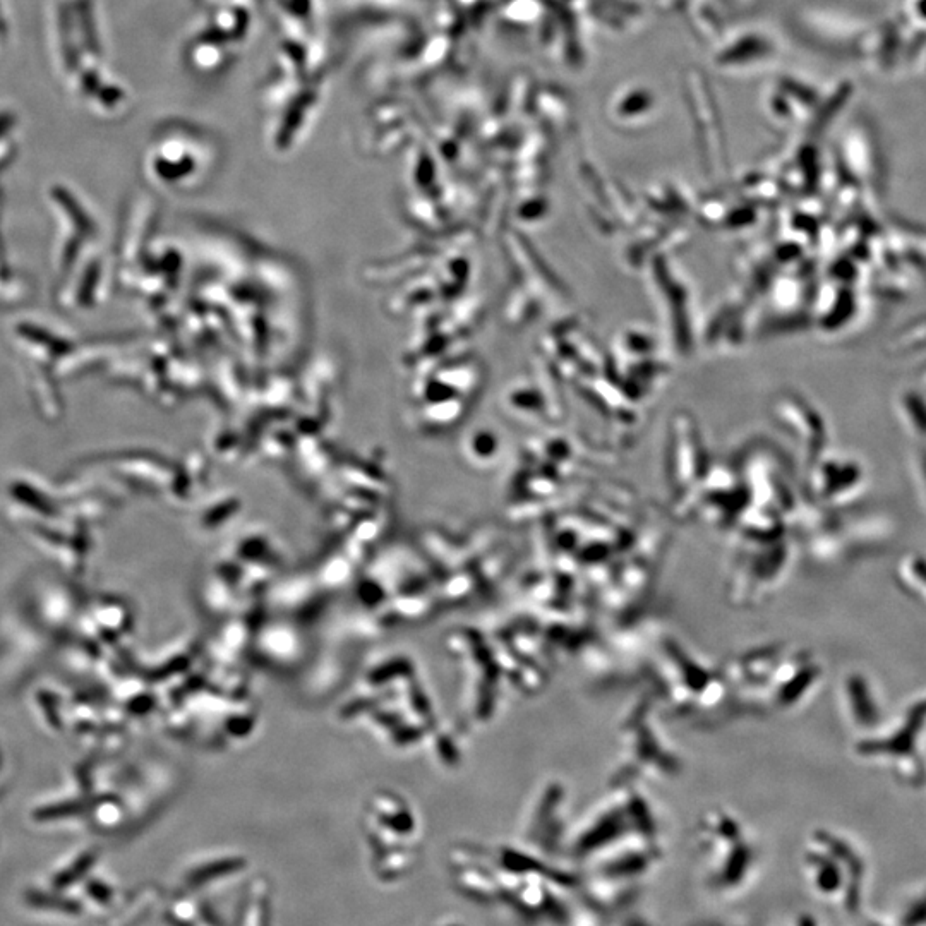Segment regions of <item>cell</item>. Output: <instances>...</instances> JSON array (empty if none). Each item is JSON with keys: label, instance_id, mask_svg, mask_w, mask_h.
I'll return each mask as SVG.
<instances>
[{"label": "cell", "instance_id": "1", "mask_svg": "<svg viewBox=\"0 0 926 926\" xmlns=\"http://www.w3.org/2000/svg\"><path fill=\"white\" fill-rule=\"evenodd\" d=\"M79 14H81V21H83V26H85L88 49H90L91 54H98V43L95 42V33H93V28H91V13L88 0H83V2H81Z\"/></svg>", "mask_w": 926, "mask_h": 926}]
</instances>
